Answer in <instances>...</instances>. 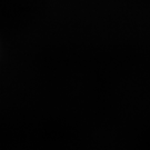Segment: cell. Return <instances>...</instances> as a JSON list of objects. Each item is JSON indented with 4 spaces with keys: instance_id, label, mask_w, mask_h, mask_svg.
Returning <instances> with one entry per match:
<instances>
[]
</instances>
